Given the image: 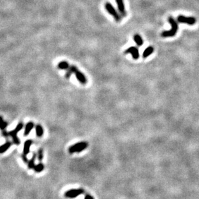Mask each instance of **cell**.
Wrapping results in <instances>:
<instances>
[{
  "label": "cell",
  "mask_w": 199,
  "mask_h": 199,
  "mask_svg": "<svg viewBox=\"0 0 199 199\" xmlns=\"http://www.w3.org/2000/svg\"><path fill=\"white\" fill-rule=\"evenodd\" d=\"M169 23L171 25V30L163 31L161 33V36L162 37H171L175 36L179 30V25L177 22L175 21V20L173 17L170 16L168 19Z\"/></svg>",
  "instance_id": "obj_1"
},
{
  "label": "cell",
  "mask_w": 199,
  "mask_h": 199,
  "mask_svg": "<svg viewBox=\"0 0 199 199\" xmlns=\"http://www.w3.org/2000/svg\"><path fill=\"white\" fill-rule=\"evenodd\" d=\"M104 7L106 10L107 11V12L111 16H113L115 21L117 22H120L121 21V16L119 14V12H118L116 11V9L115 8V7L110 4V3L109 2L106 3Z\"/></svg>",
  "instance_id": "obj_2"
},
{
  "label": "cell",
  "mask_w": 199,
  "mask_h": 199,
  "mask_svg": "<svg viewBox=\"0 0 199 199\" xmlns=\"http://www.w3.org/2000/svg\"><path fill=\"white\" fill-rule=\"evenodd\" d=\"M23 128V124L22 123H20L15 128V129L12 131L8 132L9 136H11L12 139H13V142L16 145H19L20 144V140L19 139V138L18 137V133L19 131H20Z\"/></svg>",
  "instance_id": "obj_3"
},
{
  "label": "cell",
  "mask_w": 199,
  "mask_h": 199,
  "mask_svg": "<svg viewBox=\"0 0 199 199\" xmlns=\"http://www.w3.org/2000/svg\"><path fill=\"white\" fill-rule=\"evenodd\" d=\"M88 143L80 142L70 146L68 149V152L70 153H73L76 152L77 153L81 152H82V151L85 150L86 147H88Z\"/></svg>",
  "instance_id": "obj_4"
},
{
  "label": "cell",
  "mask_w": 199,
  "mask_h": 199,
  "mask_svg": "<svg viewBox=\"0 0 199 199\" xmlns=\"http://www.w3.org/2000/svg\"><path fill=\"white\" fill-rule=\"evenodd\" d=\"M177 21L180 23L188 24L192 26L197 23V19L194 17H187L183 15H180L177 17Z\"/></svg>",
  "instance_id": "obj_5"
},
{
  "label": "cell",
  "mask_w": 199,
  "mask_h": 199,
  "mask_svg": "<svg viewBox=\"0 0 199 199\" xmlns=\"http://www.w3.org/2000/svg\"><path fill=\"white\" fill-rule=\"evenodd\" d=\"M84 193V190L83 189H72L65 192V196L67 198H73L78 197L80 195Z\"/></svg>",
  "instance_id": "obj_6"
},
{
  "label": "cell",
  "mask_w": 199,
  "mask_h": 199,
  "mask_svg": "<svg viewBox=\"0 0 199 199\" xmlns=\"http://www.w3.org/2000/svg\"><path fill=\"white\" fill-rule=\"evenodd\" d=\"M124 54H131V56H132L133 59L135 60H137L140 57V54H139V50L137 47H130L127 49L126 50L124 51Z\"/></svg>",
  "instance_id": "obj_7"
},
{
  "label": "cell",
  "mask_w": 199,
  "mask_h": 199,
  "mask_svg": "<svg viewBox=\"0 0 199 199\" xmlns=\"http://www.w3.org/2000/svg\"><path fill=\"white\" fill-rule=\"evenodd\" d=\"M115 2L117 4V6L118 8V11L121 16L126 17V11L125 9V5L124 3V0H115Z\"/></svg>",
  "instance_id": "obj_8"
},
{
  "label": "cell",
  "mask_w": 199,
  "mask_h": 199,
  "mask_svg": "<svg viewBox=\"0 0 199 199\" xmlns=\"http://www.w3.org/2000/svg\"><path fill=\"white\" fill-rule=\"evenodd\" d=\"M75 76L76 77L77 79L78 80L80 83H81V84L83 85H86V83H87L88 81H87V79H86V78L85 75L81 71H79V70H77V71L75 72Z\"/></svg>",
  "instance_id": "obj_9"
},
{
  "label": "cell",
  "mask_w": 199,
  "mask_h": 199,
  "mask_svg": "<svg viewBox=\"0 0 199 199\" xmlns=\"http://www.w3.org/2000/svg\"><path fill=\"white\" fill-rule=\"evenodd\" d=\"M78 70V67L76 65H71L70 66L69 68L67 69V71L65 73V78L67 79H69L72 73H75V72Z\"/></svg>",
  "instance_id": "obj_10"
},
{
  "label": "cell",
  "mask_w": 199,
  "mask_h": 199,
  "mask_svg": "<svg viewBox=\"0 0 199 199\" xmlns=\"http://www.w3.org/2000/svg\"><path fill=\"white\" fill-rule=\"evenodd\" d=\"M32 144V141L31 140H27L24 143V146H23V154L25 155H27L28 153L30 152V147Z\"/></svg>",
  "instance_id": "obj_11"
},
{
  "label": "cell",
  "mask_w": 199,
  "mask_h": 199,
  "mask_svg": "<svg viewBox=\"0 0 199 199\" xmlns=\"http://www.w3.org/2000/svg\"><path fill=\"white\" fill-rule=\"evenodd\" d=\"M34 126V124L33 122H28V123L26 124V126H25V131H24V135L25 136H27L28 134L30 133L31 130L33 129V128Z\"/></svg>",
  "instance_id": "obj_12"
},
{
  "label": "cell",
  "mask_w": 199,
  "mask_h": 199,
  "mask_svg": "<svg viewBox=\"0 0 199 199\" xmlns=\"http://www.w3.org/2000/svg\"><path fill=\"white\" fill-rule=\"evenodd\" d=\"M133 38L135 43H136V44L138 47L143 46V44L144 43V41L143 40L142 37H141L139 34H135Z\"/></svg>",
  "instance_id": "obj_13"
},
{
  "label": "cell",
  "mask_w": 199,
  "mask_h": 199,
  "mask_svg": "<svg viewBox=\"0 0 199 199\" xmlns=\"http://www.w3.org/2000/svg\"><path fill=\"white\" fill-rule=\"evenodd\" d=\"M153 52H154V48L153 47L150 46L148 47H147L143 54V57L144 59L147 58V57H149L151 54H152Z\"/></svg>",
  "instance_id": "obj_14"
},
{
  "label": "cell",
  "mask_w": 199,
  "mask_h": 199,
  "mask_svg": "<svg viewBox=\"0 0 199 199\" xmlns=\"http://www.w3.org/2000/svg\"><path fill=\"white\" fill-rule=\"evenodd\" d=\"M70 65L69 63L65 61H61L58 63V65H57V68L60 70H67L69 67H70Z\"/></svg>",
  "instance_id": "obj_15"
},
{
  "label": "cell",
  "mask_w": 199,
  "mask_h": 199,
  "mask_svg": "<svg viewBox=\"0 0 199 199\" xmlns=\"http://www.w3.org/2000/svg\"><path fill=\"white\" fill-rule=\"evenodd\" d=\"M12 145V143L11 142H7L5 143L4 144H3L1 146H0V153H3L10 148V147Z\"/></svg>",
  "instance_id": "obj_16"
},
{
  "label": "cell",
  "mask_w": 199,
  "mask_h": 199,
  "mask_svg": "<svg viewBox=\"0 0 199 199\" xmlns=\"http://www.w3.org/2000/svg\"><path fill=\"white\" fill-rule=\"evenodd\" d=\"M37 155L36 153H34V155L32 157V159L28 162V167L29 169H34L35 166V160H36Z\"/></svg>",
  "instance_id": "obj_17"
},
{
  "label": "cell",
  "mask_w": 199,
  "mask_h": 199,
  "mask_svg": "<svg viewBox=\"0 0 199 199\" xmlns=\"http://www.w3.org/2000/svg\"><path fill=\"white\" fill-rule=\"evenodd\" d=\"M36 135L38 137H41L43 136V127L41 126L40 124H37L36 126Z\"/></svg>",
  "instance_id": "obj_18"
},
{
  "label": "cell",
  "mask_w": 199,
  "mask_h": 199,
  "mask_svg": "<svg viewBox=\"0 0 199 199\" xmlns=\"http://www.w3.org/2000/svg\"><path fill=\"white\" fill-rule=\"evenodd\" d=\"M44 168V166L43 165V164L41 162V163L38 164H37V165H35L34 169L36 172L40 173V172L43 171Z\"/></svg>",
  "instance_id": "obj_19"
},
{
  "label": "cell",
  "mask_w": 199,
  "mask_h": 199,
  "mask_svg": "<svg viewBox=\"0 0 199 199\" xmlns=\"http://www.w3.org/2000/svg\"><path fill=\"white\" fill-rule=\"evenodd\" d=\"M37 158L40 161H41L43 158V149H40L37 153Z\"/></svg>",
  "instance_id": "obj_20"
},
{
  "label": "cell",
  "mask_w": 199,
  "mask_h": 199,
  "mask_svg": "<svg viewBox=\"0 0 199 199\" xmlns=\"http://www.w3.org/2000/svg\"><path fill=\"white\" fill-rule=\"evenodd\" d=\"M8 125V123L7 122L5 121H2L1 123H0V129L1 130H5V129L7 128Z\"/></svg>",
  "instance_id": "obj_21"
},
{
  "label": "cell",
  "mask_w": 199,
  "mask_h": 199,
  "mask_svg": "<svg viewBox=\"0 0 199 199\" xmlns=\"http://www.w3.org/2000/svg\"><path fill=\"white\" fill-rule=\"evenodd\" d=\"M22 158H23V160L24 162H25V163L28 162V159H27V155H24V154H23V155H22Z\"/></svg>",
  "instance_id": "obj_22"
},
{
  "label": "cell",
  "mask_w": 199,
  "mask_h": 199,
  "mask_svg": "<svg viewBox=\"0 0 199 199\" xmlns=\"http://www.w3.org/2000/svg\"><path fill=\"white\" fill-rule=\"evenodd\" d=\"M85 199H94V198L92 197V195H90V194L86 195L85 197Z\"/></svg>",
  "instance_id": "obj_23"
},
{
  "label": "cell",
  "mask_w": 199,
  "mask_h": 199,
  "mask_svg": "<svg viewBox=\"0 0 199 199\" xmlns=\"http://www.w3.org/2000/svg\"><path fill=\"white\" fill-rule=\"evenodd\" d=\"M2 134H3V135H4V137H8V136H9L8 132H7V131H6L5 130H3Z\"/></svg>",
  "instance_id": "obj_24"
},
{
  "label": "cell",
  "mask_w": 199,
  "mask_h": 199,
  "mask_svg": "<svg viewBox=\"0 0 199 199\" xmlns=\"http://www.w3.org/2000/svg\"><path fill=\"white\" fill-rule=\"evenodd\" d=\"M2 121H4V119H3V117L1 116H0V123H1Z\"/></svg>",
  "instance_id": "obj_25"
}]
</instances>
